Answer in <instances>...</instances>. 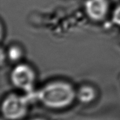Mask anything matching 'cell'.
I'll return each mask as SVG.
<instances>
[{"mask_svg": "<svg viewBox=\"0 0 120 120\" xmlns=\"http://www.w3.org/2000/svg\"><path fill=\"white\" fill-rule=\"evenodd\" d=\"M76 97V92L71 84L64 81H54L43 86L36 93V98L45 106L61 109L71 105Z\"/></svg>", "mask_w": 120, "mask_h": 120, "instance_id": "1", "label": "cell"}, {"mask_svg": "<svg viewBox=\"0 0 120 120\" xmlns=\"http://www.w3.org/2000/svg\"><path fill=\"white\" fill-rule=\"evenodd\" d=\"M29 100L25 97L12 94L6 97L1 105V112L8 120L21 119L26 114Z\"/></svg>", "mask_w": 120, "mask_h": 120, "instance_id": "2", "label": "cell"}, {"mask_svg": "<svg viewBox=\"0 0 120 120\" xmlns=\"http://www.w3.org/2000/svg\"><path fill=\"white\" fill-rule=\"evenodd\" d=\"M36 74L33 69L26 64L16 65L11 71V81L14 86L27 92H31L33 90Z\"/></svg>", "mask_w": 120, "mask_h": 120, "instance_id": "3", "label": "cell"}, {"mask_svg": "<svg viewBox=\"0 0 120 120\" xmlns=\"http://www.w3.org/2000/svg\"><path fill=\"white\" fill-rule=\"evenodd\" d=\"M85 12L90 19L101 21L107 16L109 10L107 0H86L85 3Z\"/></svg>", "mask_w": 120, "mask_h": 120, "instance_id": "4", "label": "cell"}, {"mask_svg": "<svg viewBox=\"0 0 120 120\" xmlns=\"http://www.w3.org/2000/svg\"><path fill=\"white\" fill-rule=\"evenodd\" d=\"M96 96L95 90L89 85H84L80 87L77 93L79 101L83 103H89L95 99Z\"/></svg>", "mask_w": 120, "mask_h": 120, "instance_id": "5", "label": "cell"}, {"mask_svg": "<svg viewBox=\"0 0 120 120\" xmlns=\"http://www.w3.org/2000/svg\"><path fill=\"white\" fill-rule=\"evenodd\" d=\"M23 56V52L20 47L14 45L11 47L8 50L7 52V56L8 59L13 61L16 62L20 60Z\"/></svg>", "mask_w": 120, "mask_h": 120, "instance_id": "6", "label": "cell"}, {"mask_svg": "<svg viewBox=\"0 0 120 120\" xmlns=\"http://www.w3.org/2000/svg\"><path fill=\"white\" fill-rule=\"evenodd\" d=\"M112 23L117 26H120V5L117 7L113 11L112 16Z\"/></svg>", "mask_w": 120, "mask_h": 120, "instance_id": "7", "label": "cell"}, {"mask_svg": "<svg viewBox=\"0 0 120 120\" xmlns=\"http://www.w3.org/2000/svg\"><path fill=\"white\" fill-rule=\"evenodd\" d=\"M43 120V119H39V118H38V119H35V120Z\"/></svg>", "mask_w": 120, "mask_h": 120, "instance_id": "8", "label": "cell"}]
</instances>
